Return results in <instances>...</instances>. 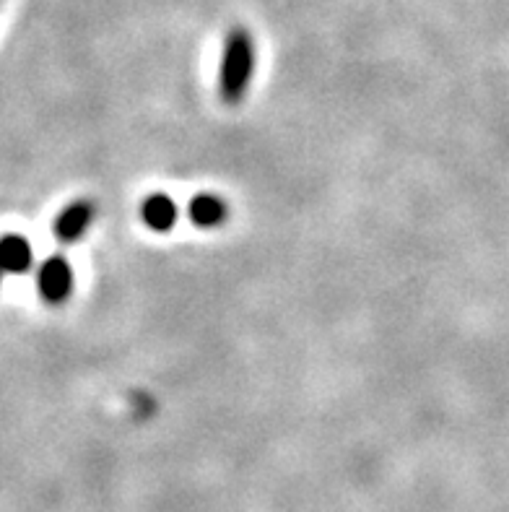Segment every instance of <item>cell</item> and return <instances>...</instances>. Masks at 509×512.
I'll list each match as a JSON object with an SVG mask.
<instances>
[{
  "mask_svg": "<svg viewBox=\"0 0 509 512\" xmlns=\"http://www.w3.org/2000/svg\"><path fill=\"white\" fill-rule=\"evenodd\" d=\"M255 73V42L242 26L232 29L226 37L219 65V97L226 104H239L245 99Z\"/></svg>",
  "mask_w": 509,
  "mask_h": 512,
  "instance_id": "1",
  "label": "cell"
},
{
  "mask_svg": "<svg viewBox=\"0 0 509 512\" xmlns=\"http://www.w3.org/2000/svg\"><path fill=\"white\" fill-rule=\"evenodd\" d=\"M76 273L63 255H50L37 268V292L47 305H63L73 294Z\"/></svg>",
  "mask_w": 509,
  "mask_h": 512,
  "instance_id": "2",
  "label": "cell"
},
{
  "mask_svg": "<svg viewBox=\"0 0 509 512\" xmlns=\"http://www.w3.org/2000/svg\"><path fill=\"white\" fill-rule=\"evenodd\" d=\"M94 216H97V206L91 201H73L55 216V237H58L63 245H73L89 232V227L94 224Z\"/></svg>",
  "mask_w": 509,
  "mask_h": 512,
  "instance_id": "3",
  "label": "cell"
},
{
  "mask_svg": "<svg viewBox=\"0 0 509 512\" xmlns=\"http://www.w3.org/2000/svg\"><path fill=\"white\" fill-rule=\"evenodd\" d=\"M34 268V250L21 234L0 237V271L11 276H24Z\"/></svg>",
  "mask_w": 509,
  "mask_h": 512,
  "instance_id": "4",
  "label": "cell"
},
{
  "mask_svg": "<svg viewBox=\"0 0 509 512\" xmlns=\"http://www.w3.org/2000/svg\"><path fill=\"white\" fill-rule=\"evenodd\" d=\"M141 219L151 232L164 234L172 232V229L177 227L180 211H177V203H174L167 193H151L146 195L141 203Z\"/></svg>",
  "mask_w": 509,
  "mask_h": 512,
  "instance_id": "5",
  "label": "cell"
},
{
  "mask_svg": "<svg viewBox=\"0 0 509 512\" xmlns=\"http://www.w3.org/2000/svg\"><path fill=\"white\" fill-rule=\"evenodd\" d=\"M229 216L226 201L216 193H198L187 203V219L193 221L200 229H216L221 227Z\"/></svg>",
  "mask_w": 509,
  "mask_h": 512,
  "instance_id": "6",
  "label": "cell"
},
{
  "mask_svg": "<svg viewBox=\"0 0 509 512\" xmlns=\"http://www.w3.org/2000/svg\"><path fill=\"white\" fill-rule=\"evenodd\" d=\"M0 284H3V271H0Z\"/></svg>",
  "mask_w": 509,
  "mask_h": 512,
  "instance_id": "7",
  "label": "cell"
}]
</instances>
